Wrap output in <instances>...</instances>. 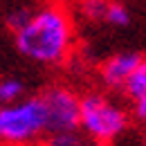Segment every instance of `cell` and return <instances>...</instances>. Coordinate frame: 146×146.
<instances>
[{"label":"cell","instance_id":"5","mask_svg":"<svg viewBox=\"0 0 146 146\" xmlns=\"http://www.w3.org/2000/svg\"><path fill=\"white\" fill-rule=\"evenodd\" d=\"M144 63V56L139 52H117V54L108 56L101 68H99V79H101V86L110 92H121V86L126 83V79L135 72L139 65Z\"/></svg>","mask_w":146,"mask_h":146},{"label":"cell","instance_id":"4","mask_svg":"<svg viewBox=\"0 0 146 146\" xmlns=\"http://www.w3.org/2000/svg\"><path fill=\"white\" fill-rule=\"evenodd\" d=\"M40 101L45 110L47 133L76 128L79 121V94L68 86H52L40 92Z\"/></svg>","mask_w":146,"mask_h":146},{"label":"cell","instance_id":"11","mask_svg":"<svg viewBox=\"0 0 146 146\" xmlns=\"http://www.w3.org/2000/svg\"><path fill=\"white\" fill-rule=\"evenodd\" d=\"M29 14H32V9H29V7H14V9H9V11H7V16H5V25H7V29L16 34L20 27L27 23Z\"/></svg>","mask_w":146,"mask_h":146},{"label":"cell","instance_id":"2","mask_svg":"<svg viewBox=\"0 0 146 146\" xmlns=\"http://www.w3.org/2000/svg\"><path fill=\"white\" fill-rule=\"evenodd\" d=\"M133 124L130 110L112 94L104 90H92L79 97V121L76 128L83 137L97 146L115 144Z\"/></svg>","mask_w":146,"mask_h":146},{"label":"cell","instance_id":"3","mask_svg":"<svg viewBox=\"0 0 146 146\" xmlns=\"http://www.w3.org/2000/svg\"><path fill=\"white\" fill-rule=\"evenodd\" d=\"M47 135L40 94L0 106V146H34Z\"/></svg>","mask_w":146,"mask_h":146},{"label":"cell","instance_id":"1","mask_svg":"<svg viewBox=\"0 0 146 146\" xmlns=\"http://www.w3.org/2000/svg\"><path fill=\"white\" fill-rule=\"evenodd\" d=\"M14 36L16 47L25 58L38 65H58L70 58L74 47L72 14L63 5L50 2L32 11Z\"/></svg>","mask_w":146,"mask_h":146},{"label":"cell","instance_id":"10","mask_svg":"<svg viewBox=\"0 0 146 146\" xmlns=\"http://www.w3.org/2000/svg\"><path fill=\"white\" fill-rule=\"evenodd\" d=\"M108 0H79L76 2V11L79 16L88 23H104Z\"/></svg>","mask_w":146,"mask_h":146},{"label":"cell","instance_id":"7","mask_svg":"<svg viewBox=\"0 0 146 146\" xmlns=\"http://www.w3.org/2000/svg\"><path fill=\"white\" fill-rule=\"evenodd\" d=\"M40 142H43V146H88V139L83 137V133L79 128L47 133Z\"/></svg>","mask_w":146,"mask_h":146},{"label":"cell","instance_id":"9","mask_svg":"<svg viewBox=\"0 0 146 146\" xmlns=\"http://www.w3.org/2000/svg\"><path fill=\"white\" fill-rule=\"evenodd\" d=\"M25 97V83L18 76H2L0 79V106L14 104Z\"/></svg>","mask_w":146,"mask_h":146},{"label":"cell","instance_id":"6","mask_svg":"<svg viewBox=\"0 0 146 146\" xmlns=\"http://www.w3.org/2000/svg\"><path fill=\"white\" fill-rule=\"evenodd\" d=\"M121 92L130 101V117L137 121L146 119V63H142L135 72L126 79V83L121 86Z\"/></svg>","mask_w":146,"mask_h":146},{"label":"cell","instance_id":"8","mask_svg":"<svg viewBox=\"0 0 146 146\" xmlns=\"http://www.w3.org/2000/svg\"><path fill=\"white\" fill-rule=\"evenodd\" d=\"M104 23L110 25V27H128L133 23V14H130L126 2H121V0H108L106 14H104Z\"/></svg>","mask_w":146,"mask_h":146}]
</instances>
